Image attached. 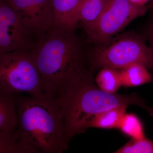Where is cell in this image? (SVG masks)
I'll use <instances>...</instances> for the list:
<instances>
[{
	"instance_id": "obj_19",
	"label": "cell",
	"mask_w": 153,
	"mask_h": 153,
	"mask_svg": "<svg viewBox=\"0 0 153 153\" xmlns=\"http://www.w3.org/2000/svg\"><path fill=\"white\" fill-rule=\"evenodd\" d=\"M149 38H150L151 43L152 44V49L153 50V25L151 27L149 31Z\"/></svg>"
},
{
	"instance_id": "obj_14",
	"label": "cell",
	"mask_w": 153,
	"mask_h": 153,
	"mask_svg": "<svg viewBox=\"0 0 153 153\" xmlns=\"http://www.w3.org/2000/svg\"><path fill=\"white\" fill-rule=\"evenodd\" d=\"M0 153H39L20 138L17 130L12 132L0 131Z\"/></svg>"
},
{
	"instance_id": "obj_5",
	"label": "cell",
	"mask_w": 153,
	"mask_h": 153,
	"mask_svg": "<svg viewBox=\"0 0 153 153\" xmlns=\"http://www.w3.org/2000/svg\"><path fill=\"white\" fill-rule=\"evenodd\" d=\"M0 88L14 94H44L41 75L30 49L0 54Z\"/></svg>"
},
{
	"instance_id": "obj_6",
	"label": "cell",
	"mask_w": 153,
	"mask_h": 153,
	"mask_svg": "<svg viewBox=\"0 0 153 153\" xmlns=\"http://www.w3.org/2000/svg\"><path fill=\"white\" fill-rule=\"evenodd\" d=\"M147 10L145 6L136 5L129 0H107L97 22L85 32L91 41L103 44Z\"/></svg>"
},
{
	"instance_id": "obj_16",
	"label": "cell",
	"mask_w": 153,
	"mask_h": 153,
	"mask_svg": "<svg viewBox=\"0 0 153 153\" xmlns=\"http://www.w3.org/2000/svg\"><path fill=\"white\" fill-rule=\"evenodd\" d=\"M119 129L132 140L141 139L145 137L142 123L137 117L133 113H126Z\"/></svg>"
},
{
	"instance_id": "obj_4",
	"label": "cell",
	"mask_w": 153,
	"mask_h": 153,
	"mask_svg": "<svg viewBox=\"0 0 153 153\" xmlns=\"http://www.w3.org/2000/svg\"><path fill=\"white\" fill-rule=\"evenodd\" d=\"M89 60L94 67L122 69L140 63L151 68L153 67V50L140 36L125 35L99 44L91 52Z\"/></svg>"
},
{
	"instance_id": "obj_13",
	"label": "cell",
	"mask_w": 153,
	"mask_h": 153,
	"mask_svg": "<svg viewBox=\"0 0 153 153\" xmlns=\"http://www.w3.org/2000/svg\"><path fill=\"white\" fill-rule=\"evenodd\" d=\"M122 86L134 87L153 81L152 77L147 68L140 63H135L121 69Z\"/></svg>"
},
{
	"instance_id": "obj_1",
	"label": "cell",
	"mask_w": 153,
	"mask_h": 153,
	"mask_svg": "<svg viewBox=\"0 0 153 153\" xmlns=\"http://www.w3.org/2000/svg\"><path fill=\"white\" fill-rule=\"evenodd\" d=\"M30 50L44 94L57 98L87 72L85 52L74 30L53 28L36 40Z\"/></svg>"
},
{
	"instance_id": "obj_11",
	"label": "cell",
	"mask_w": 153,
	"mask_h": 153,
	"mask_svg": "<svg viewBox=\"0 0 153 153\" xmlns=\"http://www.w3.org/2000/svg\"><path fill=\"white\" fill-rule=\"evenodd\" d=\"M107 0H81L76 12L77 26L85 30L91 27L101 16Z\"/></svg>"
},
{
	"instance_id": "obj_9",
	"label": "cell",
	"mask_w": 153,
	"mask_h": 153,
	"mask_svg": "<svg viewBox=\"0 0 153 153\" xmlns=\"http://www.w3.org/2000/svg\"><path fill=\"white\" fill-rule=\"evenodd\" d=\"M81 0H51L54 27L75 30L77 27L76 12Z\"/></svg>"
},
{
	"instance_id": "obj_17",
	"label": "cell",
	"mask_w": 153,
	"mask_h": 153,
	"mask_svg": "<svg viewBox=\"0 0 153 153\" xmlns=\"http://www.w3.org/2000/svg\"><path fill=\"white\" fill-rule=\"evenodd\" d=\"M116 153H153V141L146 138L131 140L117 150Z\"/></svg>"
},
{
	"instance_id": "obj_12",
	"label": "cell",
	"mask_w": 153,
	"mask_h": 153,
	"mask_svg": "<svg viewBox=\"0 0 153 153\" xmlns=\"http://www.w3.org/2000/svg\"><path fill=\"white\" fill-rule=\"evenodd\" d=\"M128 106H121L105 111L92 118L87 124L86 129L90 128L118 129Z\"/></svg>"
},
{
	"instance_id": "obj_15",
	"label": "cell",
	"mask_w": 153,
	"mask_h": 153,
	"mask_svg": "<svg viewBox=\"0 0 153 153\" xmlns=\"http://www.w3.org/2000/svg\"><path fill=\"white\" fill-rule=\"evenodd\" d=\"M95 81L100 89L108 93L116 94L122 86L120 71L115 68H101L97 75Z\"/></svg>"
},
{
	"instance_id": "obj_18",
	"label": "cell",
	"mask_w": 153,
	"mask_h": 153,
	"mask_svg": "<svg viewBox=\"0 0 153 153\" xmlns=\"http://www.w3.org/2000/svg\"><path fill=\"white\" fill-rule=\"evenodd\" d=\"M150 0H129L130 1L136 5L143 6Z\"/></svg>"
},
{
	"instance_id": "obj_8",
	"label": "cell",
	"mask_w": 153,
	"mask_h": 153,
	"mask_svg": "<svg viewBox=\"0 0 153 153\" xmlns=\"http://www.w3.org/2000/svg\"><path fill=\"white\" fill-rule=\"evenodd\" d=\"M35 41L15 11L0 0V54L30 49Z\"/></svg>"
},
{
	"instance_id": "obj_7",
	"label": "cell",
	"mask_w": 153,
	"mask_h": 153,
	"mask_svg": "<svg viewBox=\"0 0 153 153\" xmlns=\"http://www.w3.org/2000/svg\"><path fill=\"white\" fill-rule=\"evenodd\" d=\"M35 41L54 28L51 0H4Z\"/></svg>"
},
{
	"instance_id": "obj_3",
	"label": "cell",
	"mask_w": 153,
	"mask_h": 153,
	"mask_svg": "<svg viewBox=\"0 0 153 153\" xmlns=\"http://www.w3.org/2000/svg\"><path fill=\"white\" fill-rule=\"evenodd\" d=\"M62 110L68 139L86 130L88 123L97 115L118 106H146L136 94L121 95L105 92L96 87L88 71L57 97Z\"/></svg>"
},
{
	"instance_id": "obj_10",
	"label": "cell",
	"mask_w": 153,
	"mask_h": 153,
	"mask_svg": "<svg viewBox=\"0 0 153 153\" xmlns=\"http://www.w3.org/2000/svg\"><path fill=\"white\" fill-rule=\"evenodd\" d=\"M18 115L16 94L0 88V131L17 130Z\"/></svg>"
},
{
	"instance_id": "obj_2",
	"label": "cell",
	"mask_w": 153,
	"mask_h": 153,
	"mask_svg": "<svg viewBox=\"0 0 153 153\" xmlns=\"http://www.w3.org/2000/svg\"><path fill=\"white\" fill-rule=\"evenodd\" d=\"M17 131L21 140L38 152L62 153L69 140L62 110L57 99L41 96L16 97Z\"/></svg>"
}]
</instances>
